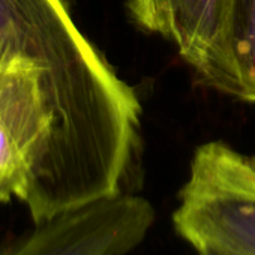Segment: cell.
I'll list each match as a JSON object with an SVG mask.
<instances>
[{"mask_svg":"<svg viewBox=\"0 0 255 255\" xmlns=\"http://www.w3.org/2000/svg\"><path fill=\"white\" fill-rule=\"evenodd\" d=\"M128 9L141 29L173 42L206 84L240 96L228 36L230 0H128Z\"/></svg>","mask_w":255,"mask_h":255,"instance_id":"obj_5","label":"cell"},{"mask_svg":"<svg viewBox=\"0 0 255 255\" xmlns=\"http://www.w3.org/2000/svg\"><path fill=\"white\" fill-rule=\"evenodd\" d=\"M228 36L239 99L255 104V0H230Z\"/></svg>","mask_w":255,"mask_h":255,"instance_id":"obj_6","label":"cell"},{"mask_svg":"<svg viewBox=\"0 0 255 255\" xmlns=\"http://www.w3.org/2000/svg\"><path fill=\"white\" fill-rule=\"evenodd\" d=\"M15 63L41 74L53 120L47 170L26 201L33 222L125 194L141 107L62 0H0V69Z\"/></svg>","mask_w":255,"mask_h":255,"instance_id":"obj_1","label":"cell"},{"mask_svg":"<svg viewBox=\"0 0 255 255\" xmlns=\"http://www.w3.org/2000/svg\"><path fill=\"white\" fill-rule=\"evenodd\" d=\"M153 221L146 198L125 192L36 222L0 255H126L146 239Z\"/></svg>","mask_w":255,"mask_h":255,"instance_id":"obj_3","label":"cell"},{"mask_svg":"<svg viewBox=\"0 0 255 255\" xmlns=\"http://www.w3.org/2000/svg\"><path fill=\"white\" fill-rule=\"evenodd\" d=\"M179 198L173 224L195 251L255 255V156L224 141L201 144Z\"/></svg>","mask_w":255,"mask_h":255,"instance_id":"obj_2","label":"cell"},{"mask_svg":"<svg viewBox=\"0 0 255 255\" xmlns=\"http://www.w3.org/2000/svg\"><path fill=\"white\" fill-rule=\"evenodd\" d=\"M197 255H237V254L224 251V249H218V248H204V249L197 251Z\"/></svg>","mask_w":255,"mask_h":255,"instance_id":"obj_7","label":"cell"},{"mask_svg":"<svg viewBox=\"0 0 255 255\" xmlns=\"http://www.w3.org/2000/svg\"><path fill=\"white\" fill-rule=\"evenodd\" d=\"M53 120L41 74L24 63L0 69V206L26 200L47 170Z\"/></svg>","mask_w":255,"mask_h":255,"instance_id":"obj_4","label":"cell"}]
</instances>
